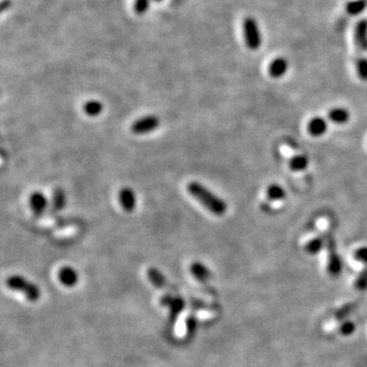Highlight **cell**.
<instances>
[{
	"mask_svg": "<svg viewBox=\"0 0 367 367\" xmlns=\"http://www.w3.org/2000/svg\"><path fill=\"white\" fill-rule=\"evenodd\" d=\"M328 333H334L337 336L341 337H348L351 336L356 330V324L350 318L343 319L341 321H337L325 328H323Z\"/></svg>",
	"mask_w": 367,
	"mask_h": 367,
	"instance_id": "ba28073f",
	"label": "cell"
},
{
	"mask_svg": "<svg viewBox=\"0 0 367 367\" xmlns=\"http://www.w3.org/2000/svg\"><path fill=\"white\" fill-rule=\"evenodd\" d=\"M147 277L150 283L157 289L165 290V289L171 288V286L168 285V281L165 278V276L160 272V270H158L155 267H150L148 269Z\"/></svg>",
	"mask_w": 367,
	"mask_h": 367,
	"instance_id": "5bb4252c",
	"label": "cell"
},
{
	"mask_svg": "<svg viewBox=\"0 0 367 367\" xmlns=\"http://www.w3.org/2000/svg\"><path fill=\"white\" fill-rule=\"evenodd\" d=\"M59 279L61 283L69 288H72L77 285L79 280L78 272L71 266H64L61 268L59 272Z\"/></svg>",
	"mask_w": 367,
	"mask_h": 367,
	"instance_id": "4fadbf2b",
	"label": "cell"
},
{
	"mask_svg": "<svg viewBox=\"0 0 367 367\" xmlns=\"http://www.w3.org/2000/svg\"><path fill=\"white\" fill-rule=\"evenodd\" d=\"M160 304L163 306L168 307L169 309V319H171L172 322H175L179 316V314L183 311V309L185 308V300L180 297V296H176L174 294H164L161 298H160Z\"/></svg>",
	"mask_w": 367,
	"mask_h": 367,
	"instance_id": "277c9868",
	"label": "cell"
},
{
	"mask_svg": "<svg viewBox=\"0 0 367 367\" xmlns=\"http://www.w3.org/2000/svg\"><path fill=\"white\" fill-rule=\"evenodd\" d=\"M266 196L271 201H279L283 200L286 197V191L283 187L277 184H271L266 189Z\"/></svg>",
	"mask_w": 367,
	"mask_h": 367,
	"instance_id": "7402d4cb",
	"label": "cell"
},
{
	"mask_svg": "<svg viewBox=\"0 0 367 367\" xmlns=\"http://www.w3.org/2000/svg\"><path fill=\"white\" fill-rule=\"evenodd\" d=\"M367 9V0H350L346 4V13L351 17L360 16Z\"/></svg>",
	"mask_w": 367,
	"mask_h": 367,
	"instance_id": "d6986e66",
	"label": "cell"
},
{
	"mask_svg": "<svg viewBox=\"0 0 367 367\" xmlns=\"http://www.w3.org/2000/svg\"><path fill=\"white\" fill-rule=\"evenodd\" d=\"M197 328V318L194 315H189L186 319V331L189 336L195 333Z\"/></svg>",
	"mask_w": 367,
	"mask_h": 367,
	"instance_id": "83f0119b",
	"label": "cell"
},
{
	"mask_svg": "<svg viewBox=\"0 0 367 367\" xmlns=\"http://www.w3.org/2000/svg\"><path fill=\"white\" fill-rule=\"evenodd\" d=\"M288 70V61L284 58H276L268 66V75L273 79H279L287 74Z\"/></svg>",
	"mask_w": 367,
	"mask_h": 367,
	"instance_id": "7c38bea8",
	"label": "cell"
},
{
	"mask_svg": "<svg viewBox=\"0 0 367 367\" xmlns=\"http://www.w3.org/2000/svg\"><path fill=\"white\" fill-rule=\"evenodd\" d=\"M342 268H343L342 260L335 250L333 241L330 240V242L327 244V258H326L325 270L329 276L335 277L342 272Z\"/></svg>",
	"mask_w": 367,
	"mask_h": 367,
	"instance_id": "5b68a950",
	"label": "cell"
},
{
	"mask_svg": "<svg viewBox=\"0 0 367 367\" xmlns=\"http://www.w3.org/2000/svg\"><path fill=\"white\" fill-rule=\"evenodd\" d=\"M356 71L358 77L362 81H367V59L361 58L356 62Z\"/></svg>",
	"mask_w": 367,
	"mask_h": 367,
	"instance_id": "484cf974",
	"label": "cell"
},
{
	"mask_svg": "<svg viewBox=\"0 0 367 367\" xmlns=\"http://www.w3.org/2000/svg\"><path fill=\"white\" fill-rule=\"evenodd\" d=\"M357 303L353 302V301H349V302H345L343 304H341L338 306L334 311L331 313L330 317L323 323V328L337 322L341 321L343 319L349 318V315L354 311V310L357 308Z\"/></svg>",
	"mask_w": 367,
	"mask_h": 367,
	"instance_id": "52a82bcc",
	"label": "cell"
},
{
	"mask_svg": "<svg viewBox=\"0 0 367 367\" xmlns=\"http://www.w3.org/2000/svg\"><path fill=\"white\" fill-rule=\"evenodd\" d=\"M327 130V123L322 118H313L311 121L308 123L307 131L308 133L313 136V137H320L323 134H325Z\"/></svg>",
	"mask_w": 367,
	"mask_h": 367,
	"instance_id": "9a60e30c",
	"label": "cell"
},
{
	"mask_svg": "<svg viewBox=\"0 0 367 367\" xmlns=\"http://www.w3.org/2000/svg\"><path fill=\"white\" fill-rule=\"evenodd\" d=\"M83 109L89 117H98L103 111V104L98 100H89L84 104Z\"/></svg>",
	"mask_w": 367,
	"mask_h": 367,
	"instance_id": "603a6c76",
	"label": "cell"
},
{
	"mask_svg": "<svg viewBox=\"0 0 367 367\" xmlns=\"http://www.w3.org/2000/svg\"><path fill=\"white\" fill-rule=\"evenodd\" d=\"M10 6H11L10 0H3V3H2V9H3V11H6L7 9H9Z\"/></svg>",
	"mask_w": 367,
	"mask_h": 367,
	"instance_id": "f1b7e54d",
	"label": "cell"
},
{
	"mask_svg": "<svg viewBox=\"0 0 367 367\" xmlns=\"http://www.w3.org/2000/svg\"><path fill=\"white\" fill-rule=\"evenodd\" d=\"M119 201H120L122 208L126 212L128 213L133 212L134 209L136 208V203H137L136 195L133 189L129 187L123 188L119 193Z\"/></svg>",
	"mask_w": 367,
	"mask_h": 367,
	"instance_id": "8fae6325",
	"label": "cell"
},
{
	"mask_svg": "<svg viewBox=\"0 0 367 367\" xmlns=\"http://www.w3.org/2000/svg\"><path fill=\"white\" fill-rule=\"evenodd\" d=\"M352 288L358 293H362L367 290V266H364L363 269L356 275L352 283Z\"/></svg>",
	"mask_w": 367,
	"mask_h": 367,
	"instance_id": "44dd1931",
	"label": "cell"
},
{
	"mask_svg": "<svg viewBox=\"0 0 367 367\" xmlns=\"http://www.w3.org/2000/svg\"><path fill=\"white\" fill-rule=\"evenodd\" d=\"M191 273L193 274V276L200 281V283H206V281L210 278L211 273L209 271V269L201 262H194L191 265Z\"/></svg>",
	"mask_w": 367,
	"mask_h": 367,
	"instance_id": "2e32d148",
	"label": "cell"
},
{
	"mask_svg": "<svg viewBox=\"0 0 367 367\" xmlns=\"http://www.w3.org/2000/svg\"><path fill=\"white\" fill-rule=\"evenodd\" d=\"M6 284L9 289L21 292L29 301L35 302L40 298L41 294L39 288L22 275H11L8 277Z\"/></svg>",
	"mask_w": 367,
	"mask_h": 367,
	"instance_id": "7a4b0ae2",
	"label": "cell"
},
{
	"mask_svg": "<svg viewBox=\"0 0 367 367\" xmlns=\"http://www.w3.org/2000/svg\"><path fill=\"white\" fill-rule=\"evenodd\" d=\"M159 125V118L150 115L135 121L131 127V131L136 135H146L155 131Z\"/></svg>",
	"mask_w": 367,
	"mask_h": 367,
	"instance_id": "8992f818",
	"label": "cell"
},
{
	"mask_svg": "<svg viewBox=\"0 0 367 367\" xmlns=\"http://www.w3.org/2000/svg\"><path fill=\"white\" fill-rule=\"evenodd\" d=\"M67 203V197L66 193L62 188H55L53 191V197H52V205H51V211L52 212H58L66 206Z\"/></svg>",
	"mask_w": 367,
	"mask_h": 367,
	"instance_id": "ac0fdd59",
	"label": "cell"
},
{
	"mask_svg": "<svg viewBox=\"0 0 367 367\" xmlns=\"http://www.w3.org/2000/svg\"><path fill=\"white\" fill-rule=\"evenodd\" d=\"M325 242L326 239L323 236H317L314 239L307 242L304 249L310 255H316V254H318L322 250Z\"/></svg>",
	"mask_w": 367,
	"mask_h": 367,
	"instance_id": "ffe728a7",
	"label": "cell"
},
{
	"mask_svg": "<svg viewBox=\"0 0 367 367\" xmlns=\"http://www.w3.org/2000/svg\"><path fill=\"white\" fill-rule=\"evenodd\" d=\"M187 191L190 195L195 198L202 206H204L209 212L216 216L223 215L228 210V205L224 200L210 190H208L205 186L198 182H191L187 186Z\"/></svg>",
	"mask_w": 367,
	"mask_h": 367,
	"instance_id": "6da1fadb",
	"label": "cell"
},
{
	"mask_svg": "<svg viewBox=\"0 0 367 367\" xmlns=\"http://www.w3.org/2000/svg\"><path fill=\"white\" fill-rule=\"evenodd\" d=\"M354 40L356 47L362 51L367 52V20H360L354 29Z\"/></svg>",
	"mask_w": 367,
	"mask_h": 367,
	"instance_id": "30bf717a",
	"label": "cell"
},
{
	"mask_svg": "<svg viewBox=\"0 0 367 367\" xmlns=\"http://www.w3.org/2000/svg\"><path fill=\"white\" fill-rule=\"evenodd\" d=\"M29 203H30V207L32 209L33 214L35 215V217H41L43 215V213L45 212L47 205H48V201L47 198L45 197V195L41 192H33L30 195L29 198Z\"/></svg>",
	"mask_w": 367,
	"mask_h": 367,
	"instance_id": "9c48e42d",
	"label": "cell"
},
{
	"mask_svg": "<svg viewBox=\"0 0 367 367\" xmlns=\"http://www.w3.org/2000/svg\"><path fill=\"white\" fill-rule=\"evenodd\" d=\"M153 2H155V3H161L162 0H153Z\"/></svg>",
	"mask_w": 367,
	"mask_h": 367,
	"instance_id": "f546056e",
	"label": "cell"
},
{
	"mask_svg": "<svg viewBox=\"0 0 367 367\" xmlns=\"http://www.w3.org/2000/svg\"><path fill=\"white\" fill-rule=\"evenodd\" d=\"M150 3L151 0H134V12L139 16L145 15L149 10Z\"/></svg>",
	"mask_w": 367,
	"mask_h": 367,
	"instance_id": "d4e9b609",
	"label": "cell"
},
{
	"mask_svg": "<svg viewBox=\"0 0 367 367\" xmlns=\"http://www.w3.org/2000/svg\"><path fill=\"white\" fill-rule=\"evenodd\" d=\"M242 29L246 46L252 51L258 50L262 44V35L257 21L252 17L245 18L243 20Z\"/></svg>",
	"mask_w": 367,
	"mask_h": 367,
	"instance_id": "3957f363",
	"label": "cell"
},
{
	"mask_svg": "<svg viewBox=\"0 0 367 367\" xmlns=\"http://www.w3.org/2000/svg\"><path fill=\"white\" fill-rule=\"evenodd\" d=\"M328 119L333 124L343 125V124H346L350 120V114L346 108H342V107L332 108L328 112Z\"/></svg>",
	"mask_w": 367,
	"mask_h": 367,
	"instance_id": "e0dca14e",
	"label": "cell"
},
{
	"mask_svg": "<svg viewBox=\"0 0 367 367\" xmlns=\"http://www.w3.org/2000/svg\"><path fill=\"white\" fill-rule=\"evenodd\" d=\"M308 158L304 155H296L289 162V166L293 172H303L308 167Z\"/></svg>",
	"mask_w": 367,
	"mask_h": 367,
	"instance_id": "cb8c5ba5",
	"label": "cell"
},
{
	"mask_svg": "<svg viewBox=\"0 0 367 367\" xmlns=\"http://www.w3.org/2000/svg\"><path fill=\"white\" fill-rule=\"evenodd\" d=\"M353 258L356 262L363 264L364 266H367V247H361L358 248L355 252Z\"/></svg>",
	"mask_w": 367,
	"mask_h": 367,
	"instance_id": "4316f807",
	"label": "cell"
}]
</instances>
